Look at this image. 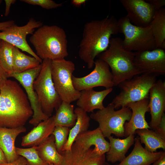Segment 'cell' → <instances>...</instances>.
<instances>
[{"mask_svg":"<svg viewBox=\"0 0 165 165\" xmlns=\"http://www.w3.org/2000/svg\"><path fill=\"white\" fill-rule=\"evenodd\" d=\"M75 64L64 58L52 60L51 72L55 89L62 101L71 103L77 100L80 91L76 90L72 83Z\"/></svg>","mask_w":165,"mask_h":165,"instance_id":"cell-9","label":"cell"},{"mask_svg":"<svg viewBox=\"0 0 165 165\" xmlns=\"http://www.w3.org/2000/svg\"><path fill=\"white\" fill-rule=\"evenodd\" d=\"M149 98H145L127 105L131 110L132 114L130 120L124 124L125 137L134 135L138 129H151L145 118V113L149 112Z\"/></svg>","mask_w":165,"mask_h":165,"instance_id":"cell-17","label":"cell"},{"mask_svg":"<svg viewBox=\"0 0 165 165\" xmlns=\"http://www.w3.org/2000/svg\"><path fill=\"white\" fill-rule=\"evenodd\" d=\"M42 64L35 68L21 73H14L10 76L16 79L24 89L33 112L29 123L35 127L41 122L49 117L43 112L37 94L34 89L33 82L40 72Z\"/></svg>","mask_w":165,"mask_h":165,"instance_id":"cell-10","label":"cell"},{"mask_svg":"<svg viewBox=\"0 0 165 165\" xmlns=\"http://www.w3.org/2000/svg\"><path fill=\"white\" fill-rule=\"evenodd\" d=\"M151 165H165V153Z\"/></svg>","mask_w":165,"mask_h":165,"instance_id":"cell-41","label":"cell"},{"mask_svg":"<svg viewBox=\"0 0 165 165\" xmlns=\"http://www.w3.org/2000/svg\"><path fill=\"white\" fill-rule=\"evenodd\" d=\"M86 1V0H72L71 1V3L75 6L79 7L85 4Z\"/></svg>","mask_w":165,"mask_h":165,"instance_id":"cell-40","label":"cell"},{"mask_svg":"<svg viewBox=\"0 0 165 165\" xmlns=\"http://www.w3.org/2000/svg\"><path fill=\"white\" fill-rule=\"evenodd\" d=\"M134 135H130L123 139L110 136L109 148L106 153L107 161L112 163L121 162L126 157L125 155L131 146L134 143Z\"/></svg>","mask_w":165,"mask_h":165,"instance_id":"cell-23","label":"cell"},{"mask_svg":"<svg viewBox=\"0 0 165 165\" xmlns=\"http://www.w3.org/2000/svg\"><path fill=\"white\" fill-rule=\"evenodd\" d=\"M55 127L53 116L41 122L22 137L21 145L31 147L38 146L52 134Z\"/></svg>","mask_w":165,"mask_h":165,"instance_id":"cell-20","label":"cell"},{"mask_svg":"<svg viewBox=\"0 0 165 165\" xmlns=\"http://www.w3.org/2000/svg\"><path fill=\"white\" fill-rule=\"evenodd\" d=\"M74 142L79 146L85 149L90 148L93 146L97 153L101 155L106 153L109 148V142L105 139L99 127L79 134Z\"/></svg>","mask_w":165,"mask_h":165,"instance_id":"cell-19","label":"cell"},{"mask_svg":"<svg viewBox=\"0 0 165 165\" xmlns=\"http://www.w3.org/2000/svg\"><path fill=\"white\" fill-rule=\"evenodd\" d=\"M146 2L151 3L153 5L157 11L165 5V0H147Z\"/></svg>","mask_w":165,"mask_h":165,"instance_id":"cell-36","label":"cell"},{"mask_svg":"<svg viewBox=\"0 0 165 165\" xmlns=\"http://www.w3.org/2000/svg\"><path fill=\"white\" fill-rule=\"evenodd\" d=\"M133 24L140 27L149 26L157 11L151 3L144 0H120Z\"/></svg>","mask_w":165,"mask_h":165,"instance_id":"cell-14","label":"cell"},{"mask_svg":"<svg viewBox=\"0 0 165 165\" xmlns=\"http://www.w3.org/2000/svg\"><path fill=\"white\" fill-rule=\"evenodd\" d=\"M16 150L18 155L26 159L27 165H49L39 156L36 146L27 148L16 147Z\"/></svg>","mask_w":165,"mask_h":165,"instance_id":"cell-31","label":"cell"},{"mask_svg":"<svg viewBox=\"0 0 165 165\" xmlns=\"http://www.w3.org/2000/svg\"><path fill=\"white\" fill-rule=\"evenodd\" d=\"M7 162L4 154L0 147V164Z\"/></svg>","mask_w":165,"mask_h":165,"instance_id":"cell-42","label":"cell"},{"mask_svg":"<svg viewBox=\"0 0 165 165\" xmlns=\"http://www.w3.org/2000/svg\"><path fill=\"white\" fill-rule=\"evenodd\" d=\"M148 107L151 116V129L154 130L160 123L165 110V82L157 81L150 90Z\"/></svg>","mask_w":165,"mask_h":165,"instance_id":"cell-16","label":"cell"},{"mask_svg":"<svg viewBox=\"0 0 165 165\" xmlns=\"http://www.w3.org/2000/svg\"><path fill=\"white\" fill-rule=\"evenodd\" d=\"M102 165H111L105 161L103 164Z\"/></svg>","mask_w":165,"mask_h":165,"instance_id":"cell-43","label":"cell"},{"mask_svg":"<svg viewBox=\"0 0 165 165\" xmlns=\"http://www.w3.org/2000/svg\"><path fill=\"white\" fill-rule=\"evenodd\" d=\"M49 165H54L53 164H49Z\"/></svg>","mask_w":165,"mask_h":165,"instance_id":"cell-45","label":"cell"},{"mask_svg":"<svg viewBox=\"0 0 165 165\" xmlns=\"http://www.w3.org/2000/svg\"><path fill=\"white\" fill-rule=\"evenodd\" d=\"M36 149L40 157L49 165H61L63 156L57 151L53 134L36 146Z\"/></svg>","mask_w":165,"mask_h":165,"instance_id":"cell-25","label":"cell"},{"mask_svg":"<svg viewBox=\"0 0 165 165\" xmlns=\"http://www.w3.org/2000/svg\"><path fill=\"white\" fill-rule=\"evenodd\" d=\"M0 127L24 126L33 114L26 94L16 81L0 82Z\"/></svg>","mask_w":165,"mask_h":165,"instance_id":"cell-1","label":"cell"},{"mask_svg":"<svg viewBox=\"0 0 165 165\" xmlns=\"http://www.w3.org/2000/svg\"><path fill=\"white\" fill-rule=\"evenodd\" d=\"M20 1L28 4L37 5L42 8L50 9L57 8L61 7L62 3H57L52 0H21Z\"/></svg>","mask_w":165,"mask_h":165,"instance_id":"cell-33","label":"cell"},{"mask_svg":"<svg viewBox=\"0 0 165 165\" xmlns=\"http://www.w3.org/2000/svg\"><path fill=\"white\" fill-rule=\"evenodd\" d=\"M0 165H27L26 159L23 157L19 156L16 160L9 163L0 164Z\"/></svg>","mask_w":165,"mask_h":165,"instance_id":"cell-35","label":"cell"},{"mask_svg":"<svg viewBox=\"0 0 165 165\" xmlns=\"http://www.w3.org/2000/svg\"><path fill=\"white\" fill-rule=\"evenodd\" d=\"M1 40L0 39V47ZM8 75L4 70L0 59V82L8 79Z\"/></svg>","mask_w":165,"mask_h":165,"instance_id":"cell-39","label":"cell"},{"mask_svg":"<svg viewBox=\"0 0 165 165\" xmlns=\"http://www.w3.org/2000/svg\"><path fill=\"white\" fill-rule=\"evenodd\" d=\"M156 48L165 49V8L156 11L150 25Z\"/></svg>","mask_w":165,"mask_h":165,"instance_id":"cell-27","label":"cell"},{"mask_svg":"<svg viewBox=\"0 0 165 165\" xmlns=\"http://www.w3.org/2000/svg\"><path fill=\"white\" fill-rule=\"evenodd\" d=\"M74 112L77 115L76 121L75 125L70 130L68 140L62 151L70 150L77 136L88 130L90 126V118L86 112L79 107L75 108Z\"/></svg>","mask_w":165,"mask_h":165,"instance_id":"cell-24","label":"cell"},{"mask_svg":"<svg viewBox=\"0 0 165 165\" xmlns=\"http://www.w3.org/2000/svg\"><path fill=\"white\" fill-rule=\"evenodd\" d=\"M134 63L141 74L165 75V51L161 48L135 52Z\"/></svg>","mask_w":165,"mask_h":165,"instance_id":"cell-13","label":"cell"},{"mask_svg":"<svg viewBox=\"0 0 165 165\" xmlns=\"http://www.w3.org/2000/svg\"><path fill=\"white\" fill-rule=\"evenodd\" d=\"M70 128L61 126H55L52 133L55 138V144L58 152L60 153L68 140Z\"/></svg>","mask_w":165,"mask_h":165,"instance_id":"cell-32","label":"cell"},{"mask_svg":"<svg viewBox=\"0 0 165 165\" xmlns=\"http://www.w3.org/2000/svg\"><path fill=\"white\" fill-rule=\"evenodd\" d=\"M41 63L35 57L25 54L14 46L13 51V74L21 73L35 68Z\"/></svg>","mask_w":165,"mask_h":165,"instance_id":"cell-28","label":"cell"},{"mask_svg":"<svg viewBox=\"0 0 165 165\" xmlns=\"http://www.w3.org/2000/svg\"><path fill=\"white\" fill-rule=\"evenodd\" d=\"M26 131L24 126L16 128L0 127V147L7 162H13L19 157L16 152L15 141L18 135Z\"/></svg>","mask_w":165,"mask_h":165,"instance_id":"cell-22","label":"cell"},{"mask_svg":"<svg viewBox=\"0 0 165 165\" xmlns=\"http://www.w3.org/2000/svg\"><path fill=\"white\" fill-rule=\"evenodd\" d=\"M43 24L41 21L30 18L27 24L24 26H19L15 24L0 31V39L26 52L42 63V60L37 56L28 44L26 37L29 34L32 35L35 28L40 27Z\"/></svg>","mask_w":165,"mask_h":165,"instance_id":"cell-11","label":"cell"},{"mask_svg":"<svg viewBox=\"0 0 165 165\" xmlns=\"http://www.w3.org/2000/svg\"><path fill=\"white\" fill-rule=\"evenodd\" d=\"M94 65L93 71L85 76L77 77L73 75V84L76 90L81 91L99 86L108 89L114 86L112 75L108 64L98 58L95 61Z\"/></svg>","mask_w":165,"mask_h":165,"instance_id":"cell-12","label":"cell"},{"mask_svg":"<svg viewBox=\"0 0 165 165\" xmlns=\"http://www.w3.org/2000/svg\"><path fill=\"white\" fill-rule=\"evenodd\" d=\"M112 90L111 88L101 91H96L93 89L82 90L76 105L86 112H93L96 109L101 110L105 107L103 104L104 99Z\"/></svg>","mask_w":165,"mask_h":165,"instance_id":"cell-21","label":"cell"},{"mask_svg":"<svg viewBox=\"0 0 165 165\" xmlns=\"http://www.w3.org/2000/svg\"><path fill=\"white\" fill-rule=\"evenodd\" d=\"M15 24L13 20H9L0 22V31H3L7 28Z\"/></svg>","mask_w":165,"mask_h":165,"instance_id":"cell-37","label":"cell"},{"mask_svg":"<svg viewBox=\"0 0 165 165\" xmlns=\"http://www.w3.org/2000/svg\"><path fill=\"white\" fill-rule=\"evenodd\" d=\"M29 41L42 60L64 58L68 55L66 32L57 25H42L34 32Z\"/></svg>","mask_w":165,"mask_h":165,"instance_id":"cell-3","label":"cell"},{"mask_svg":"<svg viewBox=\"0 0 165 165\" xmlns=\"http://www.w3.org/2000/svg\"><path fill=\"white\" fill-rule=\"evenodd\" d=\"M131 114V110L127 106L115 110L114 105L111 103L104 108L92 113L90 117L98 122L105 138H108L112 134L123 137H125L124 124L130 120Z\"/></svg>","mask_w":165,"mask_h":165,"instance_id":"cell-8","label":"cell"},{"mask_svg":"<svg viewBox=\"0 0 165 165\" xmlns=\"http://www.w3.org/2000/svg\"><path fill=\"white\" fill-rule=\"evenodd\" d=\"M14 46L1 40L0 47V59L2 66L8 78L13 74V51Z\"/></svg>","mask_w":165,"mask_h":165,"instance_id":"cell-30","label":"cell"},{"mask_svg":"<svg viewBox=\"0 0 165 165\" xmlns=\"http://www.w3.org/2000/svg\"><path fill=\"white\" fill-rule=\"evenodd\" d=\"M134 146L131 153L117 165H150L160 158L164 151L150 152L142 145L139 137L135 138Z\"/></svg>","mask_w":165,"mask_h":165,"instance_id":"cell-18","label":"cell"},{"mask_svg":"<svg viewBox=\"0 0 165 165\" xmlns=\"http://www.w3.org/2000/svg\"><path fill=\"white\" fill-rule=\"evenodd\" d=\"M53 116L55 126L72 127L75 124L77 116L74 112V106L62 101Z\"/></svg>","mask_w":165,"mask_h":165,"instance_id":"cell-26","label":"cell"},{"mask_svg":"<svg viewBox=\"0 0 165 165\" xmlns=\"http://www.w3.org/2000/svg\"><path fill=\"white\" fill-rule=\"evenodd\" d=\"M135 133L139 136L141 143L145 144V148L148 151L156 152L160 148L165 150V140L153 130L147 128L138 129L136 131Z\"/></svg>","mask_w":165,"mask_h":165,"instance_id":"cell-29","label":"cell"},{"mask_svg":"<svg viewBox=\"0 0 165 165\" xmlns=\"http://www.w3.org/2000/svg\"><path fill=\"white\" fill-rule=\"evenodd\" d=\"M156 81L155 76L141 74L120 83L118 86L120 92L111 102L115 109L126 107L130 103L149 98L150 90Z\"/></svg>","mask_w":165,"mask_h":165,"instance_id":"cell-6","label":"cell"},{"mask_svg":"<svg viewBox=\"0 0 165 165\" xmlns=\"http://www.w3.org/2000/svg\"><path fill=\"white\" fill-rule=\"evenodd\" d=\"M2 2V0H0V5L1 4Z\"/></svg>","mask_w":165,"mask_h":165,"instance_id":"cell-44","label":"cell"},{"mask_svg":"<svg viewBox=\"0 0 165 165\" xmlns=\"http://www.w3.org/2000/svg\"><path fill=\"white\" fill-rule=\"evenodd\" d=\"M118 33V21L112 16L85 24L78 54L89 69L93 67L96 57L108 49L112 36Z\"/></svg>","mask_w":165,"mask_h":165,"instance_id":"cell-2","label":"cell"},{"mask_svg":"<svg viewBox=\"0 0 165 165\" xmlns=\"http://www.w3.org/2000/svg\"><path fill=\"white\" fill-rule=\"evenodd\" d=\"M154 131L163 139L165 140V114L164 113L162 116L160 123Z\"/></svg>","mask_w":165,"mask_h":165,"instance_id":"cell-34","label":"cell"},{"mask_svg":"<svg viewBox=\"0 0 165 165\" xmlns=\"http://www.w3.org/2000/svg\"><path fill=\"white\" fill-rule=\"evenodd\" d=\"M0 91H1V90H0Z\"/></svg>","mask_w":165,"mask_h":165,"instance_id":"cell-46","label":"cell"},{"mask_svg":"<svg viewBox=\"0 0 165 165\" xmlns=\"http://www.w3.org/2000/svg\"><path fill=\"white\" fill-rule=\"evenodd\" d=\"M6 7L5 12V16H7L10 12V8L12 4H14L16 2V0H5Z\"/></svg>","mask_w":165,"mask_h":165,"instance_id":"cell-38","label":"cell"},{"mask_svg":"<svg viewBox=\"0 0 165 165\" xmlns=\"http://www.w3.org/2000/svg\"><path fill=\"white\" fill-rule=\"evenodd\" d=\"M135 52L125 49L123 40L119 37L111 38L109 46L97 57L105 62L111 70L114 86L130 79L141 73L135 66Z\"/></svg>","mask_w":165,"mask_h":165,"instance_id":"cell-4","label":"cell"},{"mask_svg":"<svg viewBox=\"0 0 165 165\" xmlns=\"http://www.w3.org/2000/svg\"><path fill=\"white\" fill-rule=\"evenodd\" d=\"M117 21L119 32L124 36L123 44L125 49L136 52L156 48L150 25L145 27L135 26L130 22L127 15Z\"/></svg>","mask_w":165,"mask_h":165,"instance_id":"cell-7","label":"cell"},{"mask_svg":"<svg viewBox=\"0 0 165 165\" xmlns=\"http://www.w3.org/2000/svg\"><path fill=\"white\" fill-rule=\"evenodd\" d=\"M52 60H42V67L33 82L34 89L37 94L43 112L49 117L54 109L56 110L62 101L56 91L52 80Z\"/></svg>","mask_w":165,"mask_h":165,"instance_id":"cell-5","label":"cell"},{"mask_svg":"<svg viewBox=\"0 0 165 165\" xmlns=\"http://www.w3.org/2000/svg\"><path fill=\"white\" fill-rule=\"evenodd\" d=\"M60 154L63 156L60 165H102L105 162V154L99 155L94 148H83L75 142L70 150Z\"/></svg>","mask_w":165,"mask_h":165,"instance_id":"cell-15","label":"cell"}]
</instances>
